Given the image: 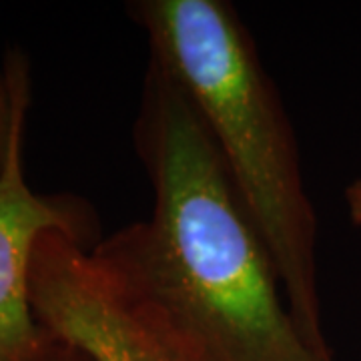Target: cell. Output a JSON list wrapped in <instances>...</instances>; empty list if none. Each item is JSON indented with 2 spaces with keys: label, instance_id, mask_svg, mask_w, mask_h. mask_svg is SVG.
<instances>
[{
  "label": "cell",
  "instance_id": "cell-1",
  "mask_svg": "<svg viewBox=\"0 0 361 361\" xmlns=\"http://www.w3.org/2000/svg\"><path fill=\"white\" fill-rule=\"evenodd\" d=\"M149 219L92 253L191 361H334L311 345L193 101L149 61L133 129Z\"/></svg>",
  "mask_w": 361,
  "mask_h": 361
},
{
  "label": "cell",
  "instance_id": "cell-2",
  "mask_svg": "<svg viewBox=\"0 0 361 361\" xmlns=\"http://www.w3.org/2000/svg\"><path fill=\"white\" fill-rule=\"evenodd\" d=\"M149 61L193 101L269 249L297 327L334 357L323 329L317 215L301 173L295 130L257 44L231 2L135 0Z\"/></svg>",
  "mask_w": 361,
  "mask_h": 361
},
{
  "label": "cell",
  "instance_id": "cell-3",
  "mask_svg": "<svg viewBox=\"0 0 361 361\" xmlns=\"http://www.w3.org/2000/svg\"><path fill=\"white\" fill-rule=\"evenodd\" d=\"M4 75L14 92V125L0 171V361H44L59 339L37 322L30 295V263L40 235L63 231L80 245H97L101 221L89 201L71 193H35L25 177V129L32 101L30 63L20 49L6 52Z\"/></svg>",
  "mask_w": 361,
  "mask_h": 361
},
{
  "label": "cell",
  "instance_id": "cell-4",
  "mask_svg": "<svg viewBox=\"0 0 361 361\" xmlns=\"http://www.w3.org/2000/svg\"><path fill=\"white\" fill-rule=\"evenodd\" d=\"M28 295L40 327L90 361H191L92 249L66 233L40 235Z\"/></svg>",
  "mask_w": 361,
  "mask_h": 361
},
{
  "label": "cell",
  "instance_id": "cell-5",
  "mask_svg": "<svg viewBox=\"0 0 361 361\" xmlns=\"http://www.w3.org/2000/svg\"><path fill=\"white\" fill-rule=\"evenodd\" d=\"M14 92L4 71H0V171L4 167L8 145H11V135H13L14 125Z\"/></svg>",
  "mask_w": 361,
  "mask_h": 361
},
{
  "label": "cell",
  "instance_id": "cell-6",
  "mask_svg": "<svg viewBox=\"0 0 361 361\" xmlns=\"http://www.w3.org/2000/svg\"><path fill=\"white\" fill-rule=\"evenodd\" d=\"M345 207H348V215L353 225L361 227V177L349 183L345 189Z\"/></svg>",
  "mask_w": 361,
  "mask_h": 361
},
{
  "label": "cell",
  "instance_id": "cell-7",
  "mask_svg": "<svg viewBox=\"0 0 361 361\" xmlns=\"http://www.w3.org/2000/svg\"><path fill=\"white\" fill-rule=\"evenodd\" d=\"M44 361H90L85 353H80L78 349H75L68 343H63L59 341V348L54 349L51 357H47Z\"/></svg>",
  "mask_w": 361,
  "mask_h": 361
}]
</instances>
